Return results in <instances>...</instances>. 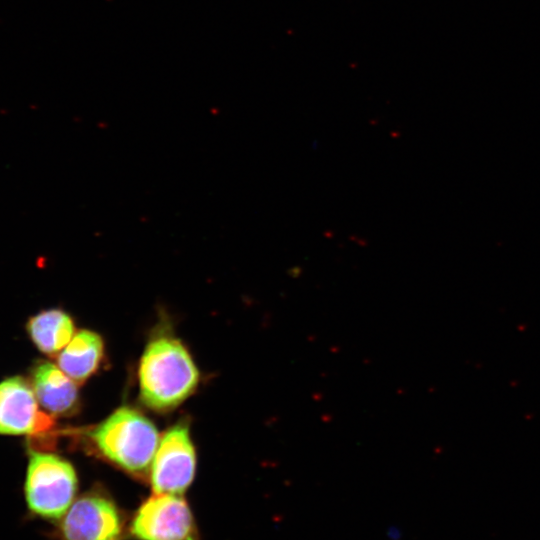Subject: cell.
Returning a JSON list of instances; mask_svg holds the SVG:
<instances>
[{"label": "cell", "mask_w": 540, "mask_h": 540, "mask_svg": "<svg viewBox=\"0 0 540 540\" xmlns=\"http://www.w3.org/2000/svg\"><path fill=\"white\" fill-rule=\"evenodd\" d=\"M198 381V370L179 340L159 336L149 342L139 366L140 396L148 407H176L194 391Z\"/></svg>", "instance_id": "6da1fadb"}, {"label": "cell", "mask_w": 540, "mask_h": 540, "mask_svg": "<svg viewBox=\"0 0 540 540\" xmlns=\"http://www.w3.org/2000/svg\"><path fill=\"white\" fill-rule=\"evenodd\" d=\"M90 436L106 458L132 473L149 468L159 443L153 423L129 407L116 410Z\"/></svg>", "instance_id": "7a4b0ae2"}, {"label": "cell", "mask_w": 540, "mask_h": 540, "mask_svg": "<svg viewBox=\"0 0 540 540\" xmlns=\"http://www.w3.org/2000/svg\"><path fill=\"white\" fill-rule=\"evenodd\" d=\"M78 480L66 459L29 450L24 496L29 513L44 520H60L74 502Z\"/></svg>", "instance_id": "3957f363"}, {"label": "cell", "mask_w": 540, "mask_h": 540, "mask_svg": "<svg viewBox=\"0 0 540 540\" xmlns=\"http://www.w3.org/2000/svg\"><path fill=\"white\" fill-rule=\"evenodd\" d=\"M130 532L138 540H196L193 514L179 495L154 494L133 516Z\"/></svg>", "instance_id": "277c9868"}, {"label": "cell", "mask_w": 540, "mask_h": 540, "mask_svg": "<svg viewBox=\"0 0 540 540\" xmlns=\"http://www.w3.org/2000/svg\"><path fill=\"white\" fill-rule=\"evenodd\" d=\"M195 450L186 425L170 428L158 443L151 463V485L155 494H182L195 474Z\"/></svg>", "instance_id": "5b68a950"}, {"label": "cell", "mask_w": 540, "mask_h": 540, "mask_svg": "<svg viewBox=\"0 0 540 540\" xmlns=\"http://www.w3.org/2000/svg\"><path fill=\"white\" fill-rule=\"evenodd\" d=\"M121 514L108 497L89 493L76 499L60 519L59 540H121Z\"/></svg>", "instance_id": "8992f818"}, {"label": "cell", "mask_w": 540, "mask_h": 540, "mask_svg": "<svg viewBox=\"0 0 540 540\" xmlns=\"http://www.w3.org/2000/svg\"><path fill=\"white\" fill-rule=\"evenodd\" d=\"M53 426L52 415L39 410L26 379L14 376L0 382V434L39 436Z\"/></svg>", "instance_id": "52a82bcc"}, {"label": "cell", "mask_w": 540, "mask_h": 540, "mask_svg": "<svg viewBox=\"0 0 540 540\" xmlns=\"http://www.w3.org/2000/svg\"><path fill=\"white\" fill-rule=\"evenodd\" d=\"M31 386L39 404L54 416L73 413L78 405V389L68 375L59 367L39 361L31 369Z\"/></svg>", "instance_id": "ba28073f"}, {"label": "cell", "mask_w": 540, "mask_h": 540, "mask_svg": "<svg viewBox=\"0 0 540 540\" xmlns=\"http://www.w3.org/2000/svg\"><path fill=\"white\" fill-rule=\"evenodd\" d=\"M104 345L95 332H77L58 356V367L74 382L83 383L98 368Z\"/></svg>", "instance_id": "9c48e42d"}, {"label": "cell", "mask_w": 540, "mask_h": 540, "mask_svg": "<svg viewBox=\"0 0 540 540\" xmlns=\"http://www.w3.org/2000/svg\"><path fill=\"white\" fill-rule=\"evenodd\" d=\"M26 330L33 344L46 355L62 351L74 336L71 316L62 309L43 310L30 317Z\"/></svg>", "instance_id": "30bf717a"}]
</instances>
